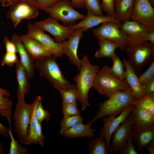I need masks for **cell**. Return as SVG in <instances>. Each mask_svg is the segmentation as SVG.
I'll return each instance as SVG.
<instances>
[{
  "label": "cell",
  "mask_w": 154,
  "mask_h": 154,
  "mask_svg": "<svg viewBox=\"0 0 154 154\" xmlns=\"http://www.w3.org/2000/svg\"><path fill=\"white\" fill-rule=\"evenodd\" d=\"M35 134L39 142V145L43 146L45 137L42 133L41 123L38 122L35 129Z\"/></svg>",
  "instance_id": "ee69618b"
},
{
  "label": "cell",
  "mask_w": 154,
  "mask_h": 154,
  "mask_svg": "<svg viewBox=\"0 0 154 154\" xmlns=\"http://www.w3.org/2000/svg\"><path fill=\"white\" fill-rule=\"evenodd\" d=\"M125 51L127 60L137 75L141 74L145 66L154 58V44L147 41L137 43L128 41Z\"/></svg>",
  "instance_id": "3957f363"
},
{
  "label": "cell",
  "mask_w": 154,
  "mask_h": 154,
  "mask_svg": "<svg viewBox=\"0 0 154 154\" xmlns=\"http://www.w3.org/2000/svg\"><path fill=\"white\" fill-rule=\"evenodd\" d=\"M134 104L127 107L119 116H108L102 119L103 125L100 131V137L106 140L108 147L112 134L116 128L125 120L129 115L131 112Z\"/></svg>",
  "instance_id": "5bb4252c"
},
{
  "label": "cell",
  "mask_w": 154,
  "mask_h": 154,
  "mask_svg": "<svg viewBox=\"0 0 154 154\" xmlns=\"http://www.w3.org/2000/svg\"><path fill=\"white\" fill-rule=\"evenodd\" d=\"M134 104L144 109L154 117V93L146 95L137 100Z\"/></svg>",
  "instance_id": "1f68e13d"
},
{
  "label": "cell",
  "mask_w": 154,
  "mask_h": 154,
  "mask_svg": "<svg viewBox=\"0 0 154 154\" xmlns=\"http://www.w3.org/2000/svg\"><path fill=\"white\" fill-rule=\"evenodd\" d=\"M34 24L51 34L56 42L58 43L68 39L74 32L69 26L60 24L57 20L50 16L42 21L36 22Z\"/></svg>",
  "instance_id": "7c38bea8"
},
{
  "label": "cell",
  "mask_w": 154,
  "mask_h": 154,
  "mask_svg": "<svg viewBox=\"0 0 154 154\" xmlns=\"http://www.w3.org/2000/svg\"><path fill=\"white\" fill-rule=\"evenodd\" d=\"M11 41L16 46L17 52L18 53L19 60L25 68L29 80L33 77L35 70L34 60L31 57L25 47L20 36L13 34L11 37Z\"/></svg>",
  "instance_id": "e0dca14e"
},
{
  "label": "cell",
  "mask_w": 154,
  "mask_h": 154,
  "mask_svg": "<svg viewBox=\"0 0 154 154\" xmlns=\"http://www.w3.org/2000/svg\"><path fill=\"white\" fill-rule=\"evenodd\" d=\"M62 113L63 116H71L80 114L77 103H63Z\"/></svg>",
  "instance_id": "74e56055"
},
{
  "label": "cell",
  "mask_w": 154,
  "mask_h": 154,
  "mask_svg": "<svg viewBox=\"0 0 154 154\" xmlns=\"http://www.w3.org/2000/svg\"><path fill=\"white\" fill-rule=\"evenodd\" d=\"M60 92L63 103H77L78 100V94L75 85L66 88H56Z\"/></svg>",
  "instance_id": "4dcf8cb0"
},
{
  "label": "cell",
  "mask_w": 154,
  "mask_h": 154,
  "mask_svg": "<svg viewBox=\"0 0 154 154\" xmlns=\"http://www.w3.org/2000/svg\"><path fill=\"white\" fill-rule=\"evenodd\" d=\"M120 25L121 23L117 21L106 22L93 29L92 32L98 39L108 40L117 44L121 50L125 51L128 39L121 29Z\"/></svg>",
  "instance_id": "52a82bcc"
},
{
  "label": "cell",
  "mask_w": 154,
  "mask_h": 154,
  "mask_svg": "<svg viewBox=\"0 0 154 154\" xmlns=\"http://www.w3.org/2000/svg\"><path fill=\"white\" fill-rule=\"evenodd\" d=\"M83 118L80 114L63 116L60 121V133L70 128L78 123L82 122Z\"/></svg>",
  "instance_id": "d6a6232c"
},
{
  "label": "cell",
  "mask_w": 154,
  "mask_h": 154,
  "mask_svg": "<svg viewBox=\"0 0 154 154\" xmlns=\"http://www.w3.org/2000/svg\"><path fill=\"white\" fill-rule=\"evenodd\" d=\"M115 0H102L101 3L102 9L106 13L107 15L115 17Z\"/></svg>",
  "instance_id": "60d3db41"
},
{
  "label": "cell",
  "mask_w": 154,
  "mask_h": 154,
  "mask_svg": "<svg viewBox=\"0 0 154 154\" xmlns=\"http://www.w3.org/2000/svg\"><path fill=\"white\" fill-rule=\"evenodd\" d=\"M10 6L6 16L11 20L15 28L22 20L34 19L38 14V9L36 6L26 2H17Z\"/></svg>",
  "instance_id": "8fae6325"
},
{
  "label": "cell",
  "mask_w": 154,
  "mask_h": 154,
  "mask_svg": "<svg viewBox=\"0 0 154 154\" xmlns=\"http://www.w3.org/2000/svg\"><path fill=\"white\" fill-rule=\"evenodd\" d=\"M70 3L74 8H81L84 6V0H71Z\"/></svg>",
  "instance_id": "7dc6e473"
},
{
  "label": "cell",
  "mask_w": 154,
  "mask_h": 154,
  "mask_svg": "<svg viewBox=\"0 0 154 154\" xmlns=\"http://www.w3.org/2000/svg\"><path fill=\"white\" fill-rule=\"evenodd\" d=\"M122 62L125 68V81L129 85L132 94L137 100L141 98L145 95L142 86L139 82L137 75L127 60L124 58Z\"/></svg>",
  "instance_id": "44dd1931"
},
{
  "label": "cell",
  "mask_w": 154,
  "mask_h": 154,
  "mask_svg": "<svg viewBox=\"0 0 154 154\" xmlns=\"http://www.w3.org/2000/svg\"><path fill=\"white\" fill-rule=\"evenodd\" d=\"M118 21L115 17L108 15L100 16L87 11L86 15L82 21L75 25L69 26L74 31L78 29H82L83 32H85L92 27L97 26L102 23L112 21ZM120 23V22H119Z\"/></svg>",
  "instance_id": "ffe728a7"
},
{
  "label": "cell",
  "mask_w": 154,
  "mask_h": 154,
  "mask_svg": "<svg viewBox=\"0 0 154 154\" xmlns=\"http://www.w3.org/2000/svg\"><path fill=\"white\" fill-rule=\"evenodd\" d=\"M43 11L47 13L49 16L61 21L63 25L68 26L75 25L77 21L82 20L85 16L74 9L70 0H62Z\"/></svg>",
  "instance_id": "8992f818"
},
{
  "label": "cell",
  "mask_w": 154,
  "mask_h": 154,
  "mask_svg": "<svg viewBox=\"0 0 154 154\" xmlns=\"http://www.w3.org/2000/svg\"><path fill=\"white\" fill-rule=\"evenodd\" d=\"M9 92L0 86V114L7 119L9 126L12 123V102L9 98Z\"/></svg>",
  "instance_id": "484cf974"
},
{
  "label": "cell",
  "mask_w": 154,
  "mask_h": 154,
  "mask_svg": "<svg viewBox=\"0 0 154 154\" xmlns=\"http://www.w3.org/2000/svg\"><path fill=\"white\" fill-rule=\"evenodd\" d=\"M27 34L39 41L50 52L57 58L62 57L64 53L60 43L55 41L44 31L34 24L29 23Z\"/></svg>",
  "instance_id": "9c48e42d"
},
{
  "label": "cell",
  "mask_w": 154,
  "mask_h": 154,
  "mask_svg": "<svg viewBox=\"0 0 154 154\" xmlns=\"http://www.w3.org/2000/svg\"><path fill=\"white\" fill-rule=\"evenodd\" d=\"M133 138L132 130L127 138L125 147L118 152L121 154H137L132 142Z\"/></svg>",
  "instance_id": "ab89813d"
},
{
  "label": "cell",
  "mask_w": 154,
  "mask_h": 154,
  "mask_svg": "<svg viewBox=\"0 0 154 154\" xmlns=\"http://www.w3.org/2000/svg\"><path fill=\"white\" fill-rule=\"evenodd\" d=\"M148 0H135L131 20L154 31V9Z\"/></svg>",
  "instance_id": "30bf717a"
},
{
  "label": "cell",
  "mask_w": 154,
  "mask_h": 154,
  "mask_svg": "<svg viewBox=\"0 0 154 154\" xmlns=\"http://www.w3.org/2000/svg\"><path fill=\"white\" fill-rule=\"evenodd\" d=\"M113 62L112 66L109 67L110 74L116 78L122 80H125L124 65L118 56L115 53L110 58Z\"/></svg>",
  "instance_id": "f1b7e54d"
},
{
  "label": "cell",
  "mask_w": 154,
  "mask_h": 154,
  "mask_svg": "<svg viewBox=\"0 0 154 154\" xmlns=\"http://www.w3.org/2000/svg\"><path fill=\"white\" fill-rule=\"evenodd\" d=\"M4 149L2 144L0 141V154H3L4 153Z\"/></svg>",
  "instance_id": "816d5d0a"
},
{
  "label": "cell",
  "mask_w": 154,
  "mask_h": 154,
  "mask_svg": "<svg viewBox=\"0 0 154 154\" xmlns=\"http://www.w3.org/2000/svg\"><path fill=\"white\" fill-rule=\"evenodd\" d=\"M91 125L89 123L84 124L82 122H81L60 134L68 139L84 137L93 138L94 137L95 130L92 128Z\"/></svg>",
  "instance_id": "cb8c5ba5"
},
{
  "label": "cell",
  "mask_w": 154,
  "mask_h": 154,
  "mask_svg": "<svg viewBox=\"0 0 154 154\" xmlns=\"http://www.w3.org/2000/svg\"><path fill=\"white\" fill-rule=\"evenodd\" d=\"M53 56L35 60V66L40 75L46 78L55 88H66L74 86L64 76L56 61Z\"/></svg>",
  "instance_id": "277c9868"
},
{
  "label": "cell",
  "mask_w": 154,
  "mask_h": 154,
  "mask_svg": "<svg viewBox=\"0 0 154 154\" xmlns=\"http://www.w3.org/2000/svg\"><path fill=\"white\" fill-rule=\"evenodd\" d=\"M120 29L127 37L128 41L133 43L147 41L150 31L145 25L130 20L121 23Z\"/></svg>",
  "instance_id": "2e32d148"
},
{
  "label": "cell",
  "mask_w": 154,
  "mask_h": 154,
  "mask_svg": "<svg viewBox=\"0 0 154 154\" xmlns=\"http://www.w3.org/2000/svg\"><path fill=\"white\" fill-rule=\"evenodd\" d=\"M133 138L132 142L140 151L154 140V126L133 125Z\"/></svg>",
  "instance_id": "d6986e66"
},
{
  "label": "cell",
  "mask_w": 154,
  "mask_h": 154,
  "mask_svg": "<svg viewBox=\"0 0 154 154\" xmlns=\"http://www.w3.org/2000/svg\"><path fill=\"white\" fill-rule=\"evenodd\" d=\"M81 60V67L79 72L74 78L82 110L84 111L89 106L88 94L90 89L93 88L96 75L100 69L99 66L92 64L87 55H83Z\"/></svg>",
  "instance_id": "6da1fadb"
},
{
  "label": "cell",
  "mask_w": 154,
  "mask_h": 154,
  "mask_svg": "<svg viewBox=\"0 0 154 154\" xmlns=\"http://www.w3.org/2000/svg\"><path fill=\"white\" fill-rule=\"evenodd\" d=\"M1 0H0V5H1Z\"/></svg>",
  "instance_id": "11a10c76"
},
{
  "label": "cell",
  "mask_w": 154,
  "mask_h": 154,
  "mask_svg": "<svg viewBox=\"0 0 154 154\" xmlns=\"http://www.w3.org/2000/svg\"><path fill=\"white\" fill-rule=\"evenodd\" d=\"M107 99L98 104L99 110L92 120L88 123L92 125L99 119L106 116H116L127 106L134 104L137 99L130 88L118 91L108 97Z\"/></svg>",
  "instance_id": "7a4b0ae2"
},
{
  "label": "cell",
  "mask_w": 154,
  "mask_h": 154,
  "mask_svg": "<svg viewBox=\"0 0 154 154\" xmlns=\"http://www.w3.org/2000/svg\"><path fill=\"white\" fill-rule=\"evenodd\" d=\"M9 129L0 122V135L5 137H7Z\"/></svg>",
  "instance_id": "c3c4849f"
},
{
  "label": "cell",
  "mask_w": 154,
  "mask_h": 154,
  "mask_svg": "<svg viewBox=\"0 0 154 154\" xmlns=\"http://www.w3.org/2000/svg\"><path fill=\"white\" fill-rule=\"evenodd\" d=\"M100 0H84V6L87 11L98 15L103 16Z\"/></svg>",
  "instance_id": "e575fe53"
},
{
  "label": "cell",
  "mask_w": 154,
  "mask_h": 154,
  "mask_svg": "<svg viewBox=\"0 0 154 154\" xmlns=\"http://www.w3.org/2000/svg\"><path fill=\"white\" fill-rule=\"evenodd\" d=\"M18 1H23L27 2L37 7L36 0H4L2 3L3 7L10 6L13 3Z\"/></svg>",
  "instance_id": "bcb514c9"
},
{
  "label": "cell",
  "mask_w": 154,
  "mask_h": 154,
  "mask_svg": "<svg viewBox=\"0 0 154 154\" xmlns=\"http://www.w3.org/2000/svg\"><path fill=\"white\" fill-rule=\"evenodd\" d=\"M131 112L124 121L114 131L112 135V142L110 143L108 147V153H114L125 147L127 139L132 131L133 125Z\"/></svg>",
  "instance_id": "4fadbf2b"
},
{
  "label": "cell",
  "mask_w": 154,
  "mask_h": 154,
  "mask_svg": "<svg viewBox=\"0 0 154 154\" xmlns=\"http://www.w3.org/2000/svg\"><path fill=\"white\" fill-rule=\"evenodd\" d=\"M19 60L16 54L6 52L3 56L1 65L11 66L16 64Z\"/></svg>",
  "instance_id": "f35d334b"
},
{
  "label": "cell",
  "mask_w": 154,
  "mask_h": 154,
  "mask_svg": "<svg viewBox=\"0 0 154 154\" xmlns=\"http://www.w3.org/2000/svg\"><path fill=\"white\" fill-rule=\"evenodd\" d=\"M151 5L153 6H154V0H148Z\"/></svg>",
  "instance_id": "f5cc1de1"
},
{
  "label": "cell",
  "mask_w": 154,
  "mask_h": 154,
  "mask_svg": "<svg viewBox=\"0 0 154 154\" xmlns=\"http://www.w3.org/2000/svg\"><path fill=\"white\" fill-rule=\"evenodd\" d=\"M35 114L38 122L42 123L44 120L49 121L50 114L49 112L43 108L42 104V99L39 96L38 103L36 108Z\"/></svg>",
  "instance_id": "d590c367"
},
{
  "label": "cell",
  "mask_w": 154,
  "mask_h": 154,
  "mask_svg": "<svg viewBox=\"0 0 154 154\" xmlns=\"http://www.w3.org/2000/svg\"><path fill=\"white\" fill-rule=\"evenodd\" d=\"M131 113L133 125L154 126V117L141 107L134 105Z\"/></svg>",
  "instance_id": "d4e9b609"
},
{
  "label": "cell",
  "mask_w": 154,
  "mask_h": 154,
  "mask_svg": "<svg viewBox=\"0 0 154 154\" xmlns=\"http://www.w3.org/2000/svg\"><path fill=\"white\" fill-rule=\"evenodd\" d=\"M20 36L25 47L34 60L52 56L39 41L27 34Z\"/></svg>",
  "instance_id": "ac0fdd59"
},
{
  "label": "cell",
  "mask_w": 154,
  "mask_h": 154,
  "mask_svg": "<svg viewBox=\"0 0 154 154\" xmlns=\"http://www.w3.org/2000/svg\"><path fill=\"white\" fill-rule=\"evenodd\" d=\"M1 1V3H2L3 2V1L4 0H0Z\"/></svg>",
  "instance_id": "db71d44e"
},
{
  "label": "cell",
  "mask_w": 154,
  "mask_h": 154,
  "mask_svg": "<svg viewBox=\"0 0 154 154\" xmlns=\"http://www.w3.org/2000/svg\"><path fill=\"white\" fill-rule=\"evenodd\" d=\"M142 86L145 95L154 93V78Z\"/></svg>",
  "instance_id": "f6af8a7d"
},
{
  "label": "cell",
  "mask_w": 154,
  "mask_h": 154,
  "mask_svg": "<svg viewBox=\"0 0 154 154\" xmlns=\"http://www.w3.org/2000/svg\"><path fill=\"white\" fill-rule=\"evenodd\" d=\"M98 43L99 48L97 50L94 54L97 58H111L114 54L115 51L118 48L115 43L104 38H99Z\"/></svg>",
  "instance_id": "4316f807"
},
{
  "label": "cell",
  "mask_w": 154,
  "mask_h": 154,
  "mask_svg": "<svg viewBox=\"0 0 154 154\" xmlns=\"http://www.w3.org/2000/svg\"><path fill=\"white\" fill-rule=\"evenodd\" d=\"M147 41L154 44V31H150L149 32L147 35Z\"/></svg>",
  "instance_id": "f907efd6"
},
{
  "label": "cell",
  "mask_w": 154,
  "mask_h": 154,
  "mask_svg": "<svg viewBox=\"0 0 154 154\" xmlns=\"http://www.w3.org/2000/svg\"><path fill=\"white\" fill-rule=\"evenodd\" d=\"M109 67L105 65L98 70L93 86L99 94L106 98L118 91L130 88L125 80H119L110 74Z\"/></svg>",
  "instance_id": "5b68a950"
},
{
  "label": "cell",
  "mask_w": 154,
  "mask_h": 154,
  "mask_svg": "<svg viewBox=\"0 0 154 154\" xmlns=\"http://www.w3.org/2000/svg\"><path fill=\"white\" fill-rule=\"evenodd\" d=\"M39 96H37L32 104V108L29 125V133L25 144H31L39 145V142L35 134V129L38 123V120L35 114L36 108Z\"/></svg>",
  "instance_id": "83f0119b"
},
{
  "label": "cell",
  "mask_w": 154,
  "mask_h": 154,
  "mask_svg": "<svg viewBox=\"0 0 154 154\" xmlns=\"http://www.w3.org/2000/svg\"><path fill=\"white\" fill-rule=\"evenodd\" d=\"M16 65V77L18 83L17 100H23L25 94L29 92L31 88V85L26 70L19 60Z\"/></svg>",
  "instance_id": "603a6c76"
},
{
  "label": "cell",
  "mask_w": 154,
  "mask_h": 154,
  "mask_svg": "<svg viewBox=\"0 0 154 154\" xmlns=\"http://www.w3.org/2000/svg\"><path fill=\"white\" fill-rule=\"evenodd\" d=\"M8 131L11 138V143L9 151V154H27L28 153V149L22 146L19 143L18 141L15 140L11 132V127L9 126Z\"/></svg>",
  "instance_id": "836d02e7"
},
{
  "label": "cell",
  "mask_w": 154,
  "mask_h": 154,
  "mask_svg": "<svg viewBox=\"0 0 154 154\" xmlns=\"http://www.w3.org/2000/svg\"><path fill=\"white\" fill-rule=\"evenodd\" d=\"M89 154H106L108 153L107 142L105 139L101 137L95 138L89 143Z\"/></svg>",
  "instance_id": "f546056e"
},
{
  "label": "cell",
  "mask_w": 154,
  "mask_h": 154,
  "mask_svg": "<svg viewBox=\"0 0 154 154\" xmlns=\"http://www.w3.org/2000/svg\"><path fill=\"white\" fill-rule=\"evenodd\" d=\"M140 84L142 85L154 78V61L152 62L147 69L138 77Z\"/></svg>",
  "instance_id": "8d00e7d4"
},
{
  "label": "cell",
  "mask_w": 154,
  "mask_h": 154,
  "mask_svg": "<svg viewBox=\"0 0 154 154\" xmlns=\"http://www.w3.org/2000/svg\"><path fill=\"white\" fill-rule=\"evenodd\" d=\"M62 0H36L37 7L38 9L43 10L56 3Z\"/></svg>",
  "instance_id": "b9f144b4"
},
{
  "label": "cell",
  "mask_w": 154,
  "mask_h": 154,
  "mask_svg": "<svg viewBox=\"0 0 154 154\" xmlns=\"http://www.w3.org/2000/svg\"><path fill=\"white\" fill-rule=\"evenodd\" d=\"M3 42L5 45L6 52L14 53H17L15 45L11 40L7 37H5L3 39Z\"/></svg>",
  "instance_id": "7bdbcfd3"
},
{
  "label": "cell",
  "mask_w": 154,
  "mask_h": 154,
  "mask_svg": "<svg viewBox=\"0 0 154 154\" xmlns=\"http://www.w3.org/2000/svg\"><path fill=\"white\" fill-rule=\"evenodd\" d=\"M32 105L25 103V100H18L12 119L15 132L21 143L25 144L29 133Z\"/></svg>",
  "instance_id": "ba28073f"
},
{
  "label": "cell",
  "mask_w": 154,
  "mask_h": 154,
  "mask_svg": "<svg viewBox=\"0 0 154 154\" xmlns=\"http://www.w3.org/2000/svg\"><path fill=\"white\" fill-rule=\"evenodd\" d=\"M151 154H154V140L149 143L145 147Z\"/></svg>",
  "instance_id": "681fc988"
},
{
  "label": "cell",
  "mask_w": 154,
  "mask_h": 154,
  "mask_svg": "<svg viewBox=\"0 0 154 154\" xmlns=\"http://www.w3.org/2000/svg\"><path fill=\"white\" fill-rule=\"evenodd\" d=\"M135 0H115L114 15L121 24L131 19Z\"/></svg>",
  "instance_id": "7402d4cb"
},
{
  "label": "cell",
  "mask_w": 154,
  "mask_h": 154,
  "mask_svg": "<svg viewBox=\"0 0 154 154\" xmlns=\"http://www.w3.org/2000/svg\"><path fill=\"white\" fill-rule=\"evenodd\" d=\"M83 32L82 29H76L74 31L67 40L60 43L64 54L67 56L70 63L75 66L79 70L81 67V60L78 56V50Z\"/></svg>",
  "instance_id": "9a60e30c"
}]
</instances>
